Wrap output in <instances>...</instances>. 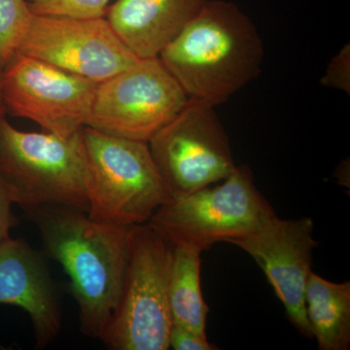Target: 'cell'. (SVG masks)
<instances>
[{
  "label": "cell",
  "mask_w": 350,
  "mask_h": 350,
  "mask_svg": "<svg viewBox=\"0 0 350 350\" xmlns=\"http://www.w3.org/2000/svg\"><path fill=\"white\" fill-rule=\"evenodd\" d=\"M25 213L38 229L46 256L68 276L82 333L100 340L121 292L131 227L93 220L64 206H39Z\"/></svg>",
  "instance_id": "obj_1"
},
{
  "label": "cell",
  "mask_w": 350,
  "mask_h": 350,
  "mask_svg": "<svg viewBox=\"0 0 350 350\" xmlns=\"http://www.w3.org/2000/svg\"><path fill=\"white\" fill-rule=\"evenodd\" d=\"M159 57L188 98L215 107L260 75L265 48L237 4L208 0Z\"/></svg>",
  "instance_id": "obj_2"
},
{
  "label": "cell",
  "mask_w": 350,
  "mask_h": 350,
  "mask_svg": "<svg viewBox=\"0 0 350 350\" xmlns=\"http://www.w3.org/2000/svg\"><path fill=\"white\" fill-rule=\"evenodd\" d=\"M82 130L64 137L48 131H20L5 116L0 118V181L14 204L24 211L57 206L87 213Z\"/></svg>",
  "instance_id": "obj_3"
},
{
  "label": "cell",
  "mask_w": 350,
  "mask_h": 350,
  "mask_svg": "<svg viewBox=\"0 0 350 350\" xmlns=\"http://www.w3.org/2000/svg\"><path fill=\"white\" fill-rule=\"evenodd\" d=\"M172 254V243L148 223L131 227L121 292L100 338L108 349H170Z\"/></svg>",
  "instance_id": "obj_4"
},
{
  "label": "cell",
  "mask_w": 350,
  "mask_h": 350,
  "mask_svg": "<svg viewBox=\"0 0 350 350\" xmlns=\"http://www.w3.org/2000/svg\"><path fill=\"white\" fill-rule=\"evenodd\" d=\"M88 211L121 227L144 225L170 200L148 142L112 137L85 126Z\"/></svg>",
  "instance_id": "obj_5"
},
{
  "label": "cell",
  "mask_w": 350,
  "mask_h": 350,
  "mask_svg": "<svg viewBox=\"0 0 350 350\" xmlns=\"http://www.w3.org/2000/svg\"><path fill=\"white\" fill-rule=\"evenodd\" d=\"M276 215L255 185L250 167L237 165L224 180L167 200L148 224L172 245L202 252L214 243L243 238Z\"/></svg>",
  "instance_id": "obj_6"
},
{
  "label": "cell",
  "mask_w": 350,
  "mask_h": 350,
  "mask_svg": "<svg viewBox=\"0 0 350 350\" xmlns=\"http://www.w3.org/2000/svg\"><path fill=\"white\" fill-rule=\"evenodd\" d=\"M214 108L189 98L181 111L149 140L170 200L224 180L237 167L229 137Z\"/></svg>",
  "instance_id": "obj_7"
},
{
  "label": "cell",
  "mask_w": 350,
  "mask_h": 350,
  "mask_svg": "<svg viewBox=\"0 0 350 350\" xmlns=\"http://www.w3.org/2000/svg\"><path fill=\"white\" fill-rule=\"evenodd\" d=\"M188 100L160 57L139 59L98 83L86 126L112 137L149 142Z\"/></svg>",
  "instance_id": "obj_8"
},
{
  "label": "cell",
  "mask_w": 350,
  "mask_h": 350,
  "mask_svg": "<svg viewBox=\"0 0 350 350\" xmlns=\"http://www.w3.org/2000/svg\"><path fill=\"white\" fill-rule=\"evenodd\" d=\"M98 83L16 52L2 68L6 113L69 137L87 125Z\"/></svg>",
  "instance_id": "obj_9"
},
{
  "label": "cell",
  "mask_w": 350,
  "mask_h": 350,
  "mask_svg": "<svg viewBox=\"0 0 350 350\" xmlns=\"http://www.w3.org/2000/svg\"><path fill=\"white\" fill-rule=\"evenodd\" d=\"M17 52L101 83L137 63L107 18L36 15Z\"/></svg>",
  "instance_id": "obj_10"
},
{
  "label": "cell",
  "mask_w": 350,
  "mask_h": 350,
  "mask_svg": "<svg viewBox=\"0 0 350 350\" xmlns=\"http://www.w3.org/2000/svg\"><path fill=\"white\" fill-rule=\"evenodd\" d=\"M259 265L288 319L297 330L312 338L306 319L305 290L312 271L313 239L312 218L284 220L273 216L256 232L232 241Z\"/></svg>",
  "instance_id": "obj_11"
},
{
  "label": "cell",
  "mask_w": 350,
  "mask_h": 350,
  "mask_svg": "<svg viewBox=\"0 0 350 350\" xmlns=\"http://www.w3.org/2000/svg\"><path fill=\"white\" fill-rule=\"evenodd\" d=\"M0 304L29 314L38 349L48 347L62 330V306L45 257L25 241L0 243Z\"/></svg>",
  "instance_id": "obj_12"
},
{
  "label": "cell",
  "mask_w": 350,
  "mask_h": 350,
  "mask_svg": "<svg viewBox=\"0 0 350 350\" xmlns=\"http://www.w3.org/2000/svg\"><path fill=\"white\" fill-rule=\"evenodd\" d=\"M208 0H117L105 18L139 59L159 57Z\"/></svg>",
  "instance_id": "obj_13"
},
{
  "label": "cell",
  "mask_w": 350,
  "mask_h": 350,
  "mask_svg": "<svg viewBox=\"0 0 350 350\" xmlns=\"http://www.w3.org/2000/svg\"><path fill=\"white\" fill-rule=\"evenodd\" d=\"M306 319L320 350L350 347V282H329L310 271L305 290Z\"/></svg>",
  "instance_id": "obj_14"
},
{
  "label": "cell",
  "mask_w": 350,
  "mask_h": 350,
  "mask_svg": "<svg viewBox=\"0 0 350 350\" xmlns=\"http://www.w3.org/2000/svg\"><path fill=\"white\" fill-rule=\"evenodd\" d=\"M200 253L174 245L169 300L174 325L206 337L208 306L200 289Z\"/></svg>",
  "instance_id": "obj_15"
},
{
  "label": "cell",
  "mask_w": 350,
  "mask_h": 350,
  "mask_svg": "<svg viewBox=\"0 0 350 350\" xmlns=\"http://www.w3.org/2000/svg\"><path fill=\"white\" fill-rule=\"evenodd\" d=\"M32 13L27 0H0V66L17 52Z\"/></svg>",
  "instance_id": "obj_16"
},
{
  "label": "cell",
  "mask_w": 350,
  "mask_h": 350,
  "mask_svg": "<svg viewBox=\"0 0 350 350\" xmlns=\"http://www.w3.org/2000/svg\"><path fill=\"white\" fill-rule=\"evenodd\" d=\"M36 15L68 16L76 18L105 17L111 0H27Z\"/></svg>",
  "instance_id": "obj_17"
},
{
  "label": "cell",
  "mask_w": 350,
  "mask_h": 350,
  "mask_svg": "<svg viewBox=\"0 0 350 350\" xmlns=\"http://www.w3.org/2000/svg\"><path fill=\"white\" fill-rule=\"evenodd\" d=\"M322 86L340 90L350 94V45L344 47L335 55L328 64L325 75L320 80Z\"/></svg>",
  "instance_id": "obj_18"
},
{
  "label": "cell",
  "mask_w": 350,
  "mask_h": 350,
  "mask_svg": "<svg viewBox=\"0 0 350 350\" xmlns=\"http://www.w3.org/2000/svg\"><path fill=\"white\" fill-rule=\"evenodd\" d=\"M170 349L174 350H215L216 345L211 344L207 337L198 335L181 327H172L170 336Z\"/></svg>",
  "instance_id": "obj_19"
},
{
  "label": "cell",
  "mask_w": 350,
  "mask_h": 350,
  "mask_svg": "<svg viewBox=\"0 0 350 350\" xmlns=\"http://www.w3.org/2000/svg\"><path fill=\"white\" fill-rule=\"evenodd\" d=\"M13 204L5 186L0 181V243L10 237L11 229L17 225V219L12 211Z\"/></svg>",
  "instance_id": "obj_20"
},
{
  "label": "cell",
  "mask_w": 350,
  "mask_h": 350,
  "mask_svg": "<svg viewBox=\"0 0 350 350\" xmlns=\"http://www.w3.org/2000/svg\"><path fill=\"white\" fill-rule=\"evenodd\" d=\"M336 178L338 179V182L342 185L347 186L349 182V160H345L344 162L340 163V165L337 167V170L335 172Z\"/></svg>",
  "instance_id": "obj_21"
},
{
  "label": "cell",
  "mask_w": 350,
  "mask_h": 350,
  "mask_svg": "<svg viewBox=\"0 0 350 350\" xmlns=\"http://www.w3.org/2000/svg\"><path fill=\"white\" fill-rule=\"evenodd\" d=\"M6 108L4 105L3 96H2V68L0 66V118L5 116Z\"/></svg>",
  "instance_id": "obj_22"
}]
</instances>
